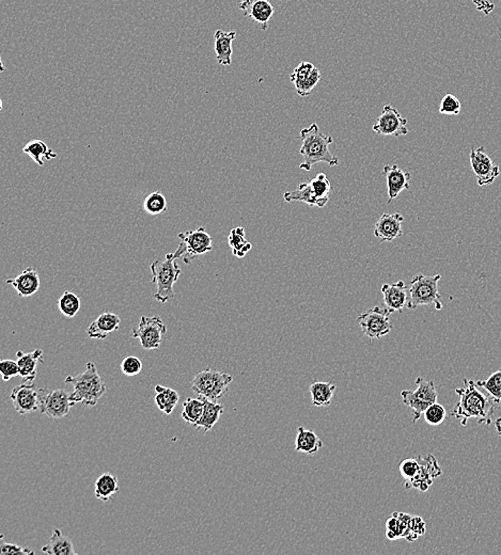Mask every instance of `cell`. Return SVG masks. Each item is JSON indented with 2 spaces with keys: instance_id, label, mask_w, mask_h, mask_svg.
Wrapping results in <instances>:
<instances>
[{
  "instance_id": "obj_1",
  "label": "cell",
  "mask_w": 501,
  "mask_h": 555,
  "mask_svg": "<svg viewBox=\"0 0 501 555\" xmlns=\"http://www.w3.org/2000/svg\"><path fill=\"white\" fill-rule=\"evenodd\" d=\"M455 393L458 394L459 400L451 415L458 419L462 426H466L469 419H473L480 425L492 423L498 402L480 391L476 381L464 379V387L455 389Z\"/></svg>"
},
{
  "instance_id": "obj_2",
  "label": "cell",
  "mask_w": 501,
  "mask_h": 555,
  "mask_svg": "<svg viewBox=\"0 0 501 555\" xmlns=\"http://www.w3.org/2000/svg\"><path fill=\"white\" fill-rule=\"evenodd\" d=\"M300 135L302 139L300 153L304 158L300 169L310 171L319 162H325L331 167L339 165V160L329 150V145L334 143L333 137L323 133L317 123L302 129Z\"/></svg>"
},
{
  "instance_id": "obj_3",
  "label": "cell",
  "mask_w": 501,
  "mask_h": 555,
  "mask_svg": "<svg viewBox=\"0 0 501 555\" xmlns=\"http://www.w3.org/2000/svg\"><path fill=\"white\" fill-rule=\"evenodd\" d=\"M64 383L73 387V392L70 394L73 406L75 404L97 406L107 390L105 381L100 376L97 366L93 362H88L85 371L77 376L70 375L66 377Z\"/></svg>"
},
{
  "instance_id": "obj_4",
  "label": "cell",
  "mask_w": 501,
  "mask_h": 555,
  "mask_svg": "<svg viewBox=\"0 0 501 555\" xmlns=\"http://www.w3.org/2000/svg\"><path fill=\"white\" fill-rule=\"evenodd\" d=\"M187 249L183 244L173 253H168L164 261L158 260L151 264L152 281L156 285L154 298L162 304H166L175 297V285L177 282L182 269L177 260L184 256Z\"/></svg>"
},
{
  "instance_id": "obj_5",
  "label": "cell",
  "mask_w": 501,
  "mask_h": 555,
  "mask_svg": "<svg viewBox=\"0 0 501 555\" xmlns=\"http://www.w3.org/2000/svg\"><path fill=\"white\" fill-rule=\"evenodd\" d=\"M440 279V275H425L419 273L415 275L408 287L409 299L407 309L416 310L419 306L433 304L436 310H442L444 304L442 302V295L438 291Z\"/></svg>"
},
{
  "instance_id": "obj_6",
  "label": "cell",
  "mask_w": 501,
  "mask_h": 555,
  "mask_svg": "<svg viewBox=\"0 0 501 555\" xmlns=\"http://www.w3.org/2000/svg\"><path fill=\"white\" fill-rule=\"evenodd\" d=\"M232 381V375L206 369L194 377L191 389L200 398L218 402L227 393Z\"/></svg>"
},
{
  "instance_id": "obj_7",
  "label": "cell",
  "mask_w": 501,
  "mask_h": 555,
  "mask_svg": "<svg viewBox=\"0 0 501 555\" xmlns=\"http://www.w3.org/2000/svg\"><path fill=\"white\" fill-rule=\"evenodd\" d=\"M417 389L403 390L401 392L403 402L406 405L413 413V423H416L421 415L434 402H437V389L434 381H425L423 377L416 379Z\"/></svg>"
},
{
  "instance_id": "obj_8",
  "label": "cell",
  "mask_w": 501,
  "mask_h": 555,
  "mask_svg": "<svg viewBox=\"0 0 501 555\" xmlns=\"http://www.w3.org/2000/svg\"><path fill=\"white\" fill-rule=\"evenodd\" d=\"M391 314V311L387 306H375L370 310L361 313L356 321L363 335L369 338L370 341H373L391 333L392 323L390 321Z\"/></svg>"
},
{
  "instance_id": "obj_9",
  "label": "cell",
  "mask_w": 501,
  "mask_h": 555,
  "mask_svg": "<svg viewBox=\"0 0 501 555\" xmlns=\"http://www.w3.org/2000/svg\"><path fill=\"white\" fill-rule=\"evenodd\" d=\"M166 333L167 327L160 316H141L138 327L131 331V337L141 341L143 350H156Z\"/></svg>"
},
{
  "instance_id": "obj_10",
  "label": "cell",
  "mask_w": 501,
  "mask_h": 555,
  "mask_svg": "<svg viewBox=\"0 0 501 555\" xmlns=\"http://www.w3.org/2000/svg\"><path fill=\"white\" fill-rule=\"evenodd\" d=\"M40 411L51 419H62L70 413L73 404L66 389H39Z\"/></svg>"
},
{
  "instance_id": "obj_11",
  "label": "cell",
  "mask_w": 501,
  "mask_h": 555,
  "mask_svg": "<svg viewBox=\"0 0 501 555\" xmlns=\"http://www.w3.org/2000/svg\"><path fill=\"white\" fill-rule=\"evenodd\" d=\"M179 243L185 246L184 256L183 262L185 264H191L198 256H204L213 250V239L208 232L206 227H199L194 231H187L177 235Z\"/></svg>"
},
{
  "instance_id": "obj_12",
  "label": "cell",
  "mask_w": 501,
  "mask_h": 555,
  "mask_svg": "<svg viewBox=\"0 0 501 555\" xmlns=\"http://www.w3.org/2000/svg\"><path fill=\"white\" fill-rule=\"evenodd\" d=\"M406 118H403L398 109L391 105L383 107L381 116L373 125V131L386 137H401L408 133Z\"/></svg>"
},
{
  "instance_id": "obj_13",
  "label": "cell",
  "mask_w": 501,
  "mask_h": 555,
  "mask_svg": "<svg viewBox=\"0 0 501 555\" xmlns=\"http://www.w3.org/2000/svg\"><path fill=\"white\" fill-rule=\"evenodd\" d=\"M471 169L480 187L488 186L500 175V169L485 153L484 147L473 148L469 154Z\"/></svg>"
},
{
  "instance_id": "obj_14",
  "label": "cell",
  "mask_w": 501,
  "mask_h": 555,
  "mask_svg": "<svg viewBox=\"0 0 501 555\" xmlns=\"http://www.w3.org/2000/svg\"><path fill=\"white\" fill-rule=\"evenodd\" d=\"M420 464V469L418 473L413 477L412 479L406 481L405 483V488H415L418 489L419 491L425 492L429 490L433 484L434 479L440 477L442 475V468L438 465V461L436 460L433 455L429 454L427 457H417Z\"/></svg>"
},
{
  "instance_id": "obj_15",
  "label": "cell",
  "mask_w": 501,
  "mask_h": 555,
  "mask_svg": "<svg viewBox=\"0 0 501 555\" xmlns=\"http://www.w3.org/2000/svg\"><path fill=\"white\" fill-rule=\"evenodd\" d=\"M291 83L295 87L297 95L302 97H309L315 85L321 80V72L317 66L308 61H302L296 66L291 74Z\"/></svg>"
},
{
  "instance_id": "obj_16",
  "label": "cell",
  "mask_w": 501,
  "mask_h": 555,
  "mask_svg": "<svg viewBox=\"0 0 501 555\" xmlns=\"http://www.w3.org/2000/svg\"><path fill=\"white\" fill-rule=\"evenodd\" d=\"M12 404L16 412L20 414H29L40 409L39 390L35 389L33 383L25 381L12 390L10 394Z\"/></svg>"
},
{
  "instance_id": "obj_17",
  "label": "cell",
  "mask_w": 501,
  "mask_h": 555,
  "mask_svg": "<svg viewBox=\"0 0 501 555\" xmlns=\"http://www.w3.org/2000/svg\"><path fill=\"white\" fill-rule=\"evenodd\" d=\"M239 9L244 16L252 18L264 31L269 28V20L275 14L271 0H241Z\"/></svg>"
},
{
  "instance_id": "obj_18",
  "label": "cell",
  "mask_w": 501,
  "mask_h": 555,
  "mask_svg": "<svg viewBox=\"0 0 501 555\" xmlns=\"http://www.w3.org/2000/svg\"><path fill=\"white\" fill-rule=\"evenodd\" d=\"M383 175L387 181V204L391 203L403 191H408L411 187L409 181L412 174L401 169L398 165H386L383 169Z\"/></svg>"
},
{
  "instance_id": "obj_19",
  "label": "cell",
  "mask_w": 501,
  "mask_h": 555,
  "mask_svg": "<svg viewBox=\"0 0 501 555\" xmlns=\"http://www.w3.org/2000/svg\"><path fill=\"white\" fill-rule=\"evenodd\" d=\"M403 222H404V217L400 213H394V214L385 213L375 223V237L379 239L381 243L399 239L403 235Z\"/></svg>"
},
{
  "instance_id": "obj_20",
  "label": "cell",
  "mask_w": 501,
  "mask_h": 555,
  "mask_svg": "<svg viewBox=\"0 0 501 555\" xmlns=\"http://www.w3.org/2000/svg\"><path fill=\"white\" fill-rule=\"evenodd\" d=\"M120 323L121 318L119 315L112 312L103 313L90 323L87 329L88 338L93 340H105L110 333L119 330Z\"/></svg>"
},
{
  "instance_id": "obj_21",
  "label": "cell",
  "mask_w": 501,
  "mask_h": 555,
  "mask_svg": "<svg viewBox=\"0 0 501 555\" xmlns=\"http://www.w3.org/2000/svg\"><path fill=\"white\" fill-rule=\"evenodd\" d=\"M7 283L11 285L18 292V295L23 298L35 295L41 287L39 273L33 267L25 269L14 279H8Z\"/></svg>"
},
{
  "instance_id": "obj_22",
  "label": "cell",
  "mask_w": 501,
  "mask_h": 555,
  "mask_svg": "<svg viewBox=\"0 0 501 555\" xmlns=\"http://www.w3.org/2000/svg\"><path fill=\"white\" fill-rule=\"evenodd\" d=\"M382 294L384 296V304L392 313L402 312L403 309L407 306V293L408 287L404 281L399 280L391 285H384L382 287Z\"/></svg>"
},
{
  "instance_id": "obj_23",
  "label": "cell",
  "mask_w": 501,
  "mask_h": 555,
  "mask_svg": "<svg viewBox=\"0 0 501 555\" xmlns=\"http://www.w3.org/2000/svg\"><path fill=\"white\" fill-rule=\"evenodd\" d=\"M20 376L26 383H33L37 378V364L43 362V350H35L31 352H16Z\"/></svg>"
},
{
  "instance_id": "obj_24",
  "label": "cell",
  "mask_w": 501,
  "mask_h": 555,
  "mask_svg": "<svg viewBox=\"0 0 501 555\" xmlns=\"http://www.w3.org/2000/svg\"><path fill=\"white\" fill-rule=\"evenodd\" d=\"M237 37L235 31L216 30L214 35L216 60L220 66H229L232 64V43Z\"/></svg>"
},
{
  "instance_id": "obj_25",
  "label": "cell",
  "mask_w": 501,
  "mask_h": 555,
  "mask_svg": "<svg viewBox=\"0 0 501 555\" xmlns=\"http://www.w3.org/2000/svg\"><path fill=\"white\" fill-rule=\"evenodd\" d=\"M202 400L204 402V412H202L201 418L194 425V427L197 431L208 433L218 422L221 415L225 412V407L223 405L219 404L218 402H213V400H206V398H202Z\"/></svg>"
},
{
  "instance_id": "obj_26",
  "label": "cell",
  "mask_w": 501,
  "mask_h": 555,
  "mask_svg": "<svg viewBox=\"0 0 501 555\" xmlns=\"http://www.w3.org/2000/svg\"><path fill=\"white\" fill-rule=\"evenodd\" d=\"M42 552L49 555H76L72 540L62 534L59 529H56L52 535L49 542L42 547Z\"/></svg>"
},
{
  "instance_id": "obj_27",
  "label": "cell",
  "mask_w": 501,
  "mask_h": 555,
  "mask_svg": "<svg viewBox=\"0 0 501 555\" xmlns=\"http://www.w3.org/2000/svg\"><path fill=\"white\" fill-rule=\"evenodd\" d=\"M322 446V440L312 429H306L302 426L298 429L295 439L296 452H302L306 455H314Z\"/></svg>"
},
{
  "instance_id": "obj_28",
  "label": "cell",
  "mask_w": 501,
  "mask_h": 555,
  "mask_svg": "<svg viewBox=\"0 0 501 555\" xmlns=\"http://www.w3.org/2000/svg\"><path fill=\"white\" fill-rule=\"evenodd\" d=\"M95 487V498L104 502H108L120 491L118 477L108 472L103 473L98 477Z\"/></svg>"
},
{
  "instance_id": "obj_29",
  "label": "cell",
  "mask_w": 501,
  "mask_h": 555,
  "mask_svg": "<svg viewBox=\"0 0 501 555\" xmlns=\"http://www.w3.org/2000/svg\"><path fill=\"white\" fill-rule=\"evenodd\" d=\"M335 383H325V381H315L309 387L310 391L311 400L315 407H327L331 404L334 394H335Z\"/></svg>"
},
{
  "instance_id": "obj_30",
  "label": "cell",
  "mask_w": 501,
  "mask_h": 555,
  "mask_svg": "<svg viewBox=\"0 0 501 555\" xmlns=\"http://www.w3.org/2000/svg\"><path fill=\"white\" fill-rule=\"evenodd\" d=\"M283 199L288 203L300 201L308 204L309 206H317V208H324L320 200L317 199V195H315L314 191H313L312 186H311L310 181L300 184L296 191H288V193H283Z\"/></svg>"
},
{
  "instance_id": "obj_31",
  "label": "cell",
  "mask_w": 501,
  "mask_h": 555,
  "mask_svg": "<svg viewBox=\"0 0 501 555\" xmlns=\"http://www.w3.org/2000/svg\"><path fill=\"white\" fill-rule=\"evenodd\" d=\"M23 152L40 167L44 166V160H51L57 157V154L53 150L49 149L47 143H44L43 141H39V139H33V141H29L23 148Z\"/></svg>"
},
{
  "instance_id": "obj_32",
  "label": "cell",
  "mask_w": 501,
  "mask_h": 555,
  "mask_svg": "<svg viewBox=\"0 0 501 555\" xmlns=\"http://www.w3.org/2000/svg\"><path fill=\"white\" fill-rule=\"evenodd\" d=\"M154 389L156 392L154 398L156 406L165 414H171L179 402V393L171 388L163 387L160 385H156Z\"/></svg>"
},
{
  "instance_id": "obj_33",
  "label": "cell",
  "mask_w": 501,
  "mask_h": 555,
  "mask_svg": "<svg viewBox=\"0 0 501 555\" xmlns=\"http://www.w3.org/2000/svg\"><path fill=\"white\" fill-rule=\"evenodd\" d=\"M228 244L230 246L233 256L239 258H245L252 248V243L246 239L245 229L242 227L231 229L230 234L228 237Z\"/></svg>"
},
{
  "instance_id": "obj_34",
  "label": "cell",
  "mask_w": 501,
  "mask_h": 555,
  "mask_svg": "<svg viewBox=\"0 0 501 555\" xmlns=\"http://www.w3.org/2000/svg\"><path fill=\"white\" fill-rule=\"evenodd\" d=\"M309 181H310L317 199L320 200L321 203L325 208L331 199V193H333V185H331L329 177L325 173H319Z\"/></svg>"
},
{
  "instance_id": "obj_35",
  "label": "cell",
  "mask_w": 501,
  "mask_h": 555,
  "mask_svg": "<svg viewBox=\"0 0 501 555\" xmlns=\"http://www.w3.org/2000/svg\"><path fill=\"white\" fill-rule=\"evenodd\" d=\"M204 408V402L202 398H187L183 402L182 419L189 424L195 425L201 418Z\"/></svg>"
},
{
  "instance_id": "obj_36",
  "label": "cell",
  "mask_w": 501,
  "mask_h": 555,
  "mask_svg": "<svg viewBox=\"0 0 501 555\" xmlns=\"http://www.w3.org/2000/svg\"><path fill=\"white\" fill-rule=\"evenodd\" d=\"M81 298L69 291L64 292L58 300V308H59L60 312L68 318L76 316L77 313L81 310Z\"/></svg>"
},
{
  "instance_id": "obj_37",
  "label": "cell",
  "mask_w": 501,
  "mask_h": 555,
  "mask_svg": "<svg viewBox=\"0 0 501 555\" xmlns=\"http://www.w3.org/2000/svg\"><path fill=\"white\" fill-rule=\"evenodd\" d=\"M143 210L152 216L165 214L168 210L166 198L160 191L150 193L143 201Z\"/></svg>"
},
{
  "instance_id": "obj_38",
  "label": "cell",
  "mask_w": 501,
  "mask_h": 555,
  "mask_svg": "<svg viewBox=\"0 0 501 555\" xmlns=\"http://www.w3.org/2000/svg\"><path fill=\"white\" fill-rule=\"evenodd\" d=\"M478 387L482 388L498 404L501 402V367L490 375L486 381H478Z\"/></svg>"
},
{
  "instance_id": "obj_39",
  "label": "cell",
  "mask_w": 501,
  "mask_h": 555,
  "mask_svg": "<svg viewBox=\"0 0 501 555\" xmlns=\"http://www.w3.org/2000/svg\"><path fill=\"white\" fill-rule=\"evenodd\" d=\"M423 415H425V420L428 424L431 426H438L446 420L447 411L444 406L438 402H434L425 410Z\"/></svg>"
},
{
  "instance_id": "obj_40",
  "label": "cell",
  "mask_w": 501,
  "mask_h": 555,
  "mask_svg": "<svg viewBox=\"0 0 501 555\" xmlns=\"http://www.w3.org/2000/svg\"><path fill=\"white\" fill-rule=\"evenodd\" d=\"M462 105H461L460 100L455 95L448 93L442 97L440 102V114H446V116H458L460 114Z\"/></svg>"
},
{
  "instance_id": "obj_41",
  "label": "cell",
  "mask_w": 501,
  "mask_h": 555,
  "mask_svg": "<svg viewBox=\"0 0 501 555\" xmlns=\"http://www.w3.org/2000/svg\"><path fill=\"white\" fill-rule=\"evenodd\" d=\"M143 362L141 359L135 356L125 357L121 363V371L126 376H136L141 372Z\"/></svg>"
},
{
  "instance_id": "obj_42",
  "label": "cell",
  "mask_w": 501,
  "mask_h": 555,
  "mask_svg": "<svg viewBox=\"0 0 501 555\" xmlns=\"http://www.w3.org/2000/svg\"><path fill=\"white\" fill-rule=\"evenodd\" d=\"M400 473L402 475L403 479L405 481H409V479H412L415 475L418 473L419 469H420V464H419L418 459L416 458H408L404 459L400 464Z\"/></svg>"
},
{
  "instance_id": "obj_43",
  "label": "cell",
  "mask_w": 501,
  "mask_h": 555,
  "mask_svg": "<svg viewBox=\"0 0 501 555\" xmlns=\"http://www.w3.org/2000/svg\"><path fill=\"white\" fill-rule=\"evenodd\" d=\"M386 529H387L386 537L388 539L396 540L404 538V534H403V530L401 527L400 520H399L396 513H394L392 516L388 519L387 523H386Z\"/></svg>"
},
{
  "instance_id": "obj_44",
  "label": "cell",
  "mask_w": 501,
  "mask_h": 555,
  "mask_svg": "<svg viewBox=\"0 0 501 555\" xmlns=\"http://www.w3.org/2000/svg\"><path fill=\"white\" fill-rule=\"evenodd\" d=\"M0 373L4 381H9L13 377L20 376V369L16 361L4 359L0 361Z\"/></svg>"
},
{
  "instance_id": "obj_45",
  "label": "cell",
  "mask_w": 501,
  "mask_h": 555,
  "mask_svg": "<svg viewBox=\"0 0 501 555\" xmlns=\"http://www.w3.org/2000/svg\"><path fill=\"white\" fill-rule=\"evenodd\" d=\"M425 523L421 517L413 516L412 521H411V530H409L408 535L406 536L405 539L408 542H414L418 539L420 536L425 535Z\"/></svg>"
},
{
  "instance_id": "obj_46",
  "label": "cell",
  "mask_w": 501,
  "mask_h": 555,
  "mask_svg": "<svg viewBox=\"0 0 501 555\" xmlns=\"http://www.w3.org/2000/svg\"><path fill=\"white\" fill-rule=\"evenodd\" d=\"M33 553H35V551L31 550V549L26 548V547L18 546V544H6V542H3L1 546H0V554L1 555H29L33 554Z\"/></svg>"
},
{
  "instance_id": "obj_47",
  "label": "cell",
  "mask_w": 501,
  "mask_h": 555,
  "mask_svg": "<svg viewBox=\"0 0 501 555\" xmlns=\"http://www.w3.org/2000/svg\"><path fill=\"white\" fill-rule=\"evenodd\" d=\"M495 429H496L497 434L501 436V417L495 421Z\"/></svg>"
}]
</instances>
